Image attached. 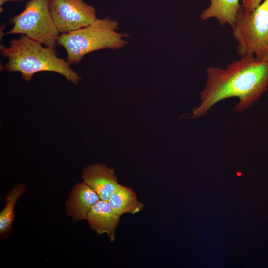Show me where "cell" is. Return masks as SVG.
Wrapping results in <instances>:
<instances>
[{
	"instance_id": "obj_13",
	"label": "cell",
	"mask_w": 268,
	"mask_h": 268,
	"mask_svg": "<svg viewBox=\"0 0 268 268\" xmlns=\"http://www.w3.org/2000/svg\"><path fill=\"white\" fill-rule=\"evenodd\" d=\"M264 0H242V7L248 11H252L257 7Z\"/></svg>"
},
{
	"instance_id": "obj_3",
	"label": "cell",
	"mask_w": 268,
	"mask_h": 268,
	"mask_svg": "<svg viewBox=\"0 0 268 268\" xmlns=\"http://www.w3.org/2000/svg\"><path fill=\"white\" fill-rule=\"evenodd\" d=\"M126 36L118 32L117 21L107 17L97 18L85 27L61 34L57 43L65 49L67 61L70 64H78L84 56L92 52L123 48L127 44Z\"/></svg>"
},
{
	"instance_id": "obj_12",
	"label": "cell",
	"mask_w": 268,
	"mask_h": 268,
	"mask_svg": "<svg viewBox=\"0 0 268 268\" xmlns=\"http://www.w3.org/2000/svg\"><path fill=\"white\" fill-rule=\"evenodd\" d=\"M26 191L24 184H18L6 196V204L0 213V234L4 236L11 230L15 218L14 208L20 196Z\"/></svg>"
},
{
	"instance_id": "obj_11",
	"label": "cell",
	"mask_w": 268,
	"mask_h": 268,
	"mask_svg": "<svg viewBox=\"0 0 268 268\" xmlns=\"http://www.w3.org/2000/svg\"><path fill=\"white\" fill-rule=\"evenodd\" d=\"M108 202L113 211L119 215L125 213L134 214L144 207V204L138 201L132 188L120 184L111 194Z\"/></svg>"
},
{
	"instance_id": "obj_5",
	"label": "cell",
	"mask_w": 268,
	"mask_h": 268,
	"mask_svg": "<svg viewBox=\"0 0 268 268\" xmlns=\"http://www.w3.org/2000/svg\"><path fill=\"white\" fill-rule=\"evenodd\" d=\"M49 0H28L23 10L9 19L12 28L6 34L24 35L56 48L59 32L49 10Z\"/></svg>"
},
{
	"instance_id": "obj_9",
	"label": "cell",
	"mask_w": 268,
	"mask_h": 268,
	"mask_svg": "<svg viewBox=\"0 0 268 268\" xmlns=\"http://www.w3.org/2000/svg\"><path fill=\"white\" fill-rule=\"evenodd\" d=\"M100 200L90 187L83 182L79 183L70 193L66 202V212L75 221L86 219L90 210Z\"/></svg>"
},
{
	"instance_id": "obj_10",
	"label": "cell",
	"mask_w": 268,
	"mask_h": 268,
	"mask_svg": "<svg viewBox=\"0 0 268 268\" xmlns=\"http://www.w3.org/2000/svg\"><path fill=\"white\" fill-rule=\"evenodd\" d=\"M241 7L239 0H210L209 5L202 11L201 19L214 18L220 25L227 24L232 27Z\"/></svg>"
},
{
	"instance_id": "obj_14",
	"label": "cell",
	"mask_w": 268,
	"mask_h": 268,
	"mask_svg": "<svg viewBox=\"0 0 268 268\" xmlns=\"http://www.w3.org/2000/svg\"><path fill=\"white\" fill-rule=\"evenodd\" d=\"M7 2H23V0H0V12L1 13L3 11V8L2 7L3 4Z\"/></svg>"
},
{
	"instance_id": "obj_1",
	"label": "cell",
	"mask_w": 268,
	"mask_h": 268,
	"mask_svg": "<svg viewBox=\"0 0 268 268\" xmlns=\"http://www.w3.org/2000/svg\"><path fill=\"white\" fill-rule=\"evenodd\" d=\"M207 79L200 92L201 102L192 118L202 117L217 103L232 97L239 99L233 111L241 113L256 102L268 88V61L253 56H242L225 68L208 67Z\"/></svg>"
},
{
	"instance_id": "obj_4",
	"label": "cell",
	"mask_w": 268,
	"mask_h": 268,
	"mask_svg": "<svg viewBox=\"0 0 268 268\" xmlns=\"http://www.w3.org/2000/svg\"><path fill=\"white\" fill-rule=\"evenodd\" d=\"M231 28L241 57L253 56L259 61H268V0L252 11L241 6Z\"/></svg>"
},
{
	"instance_id": "obj_7",
	"label": "cell",
	"mask_w": 268,
	"mask_h": 268,
	"mask_svg": "<svg viewBox=\"0 0 268 268\" xmlns=\"http://www.w3.org/2000/svg\"><path fill=\"white\" fill-rule=\"evenodd\" d=\"M82 177L83 182L97 194L101 200L107 201L120 184L114 170L104 164L88 166L83 170Z\"/></svg>"
},
{
	"instance_id": "obj_6",
	"label": "cell",
	"mask_w": 268,
	"mask_h": 268,
	"mask_svg": "<svg viewBox=\"0 0 268 268\" xmlns=\"http://www.w3.org/2000/svg\"><path fill=\"white\" fill-rule=\"evenodd\" d=\"M49 10L59 33L85 27L97 18L95 8L83 0H49Z\"/></svg>"
},
{
	"instance_id": "obj_8",
	"label": "cell",
	"mask_w": 268,
	"mask_h": 268,
	"mask_svg": "<svg viewBox=\"0 0 268 268\" xmlns=\"http://www.w3.org/2000/svg\"><path fill=\"white\" fill-rule=\"evenodd\" d=\"M120 216L113 211L107 201L100 200L89 211L86 220L90 229L98 234H107L112 242L115 239Z\"/></svg>"
},
{
	"instance_id": "obj_2",
	"label": "cell",
	"mask_w": 268,
	"mask_h": 268,
	"mask_svg": "<svg viewBox=\"0 0 268 268\" xmlns=\"http://www.w3.org/2000/svg\"><path fill=\"white\" fill-rule=\"evenodd\" d=\"M1 55L8 59L4 66L10 72H19L21 78L29 81L34 75L41 71H50L63 75L77 85L81 76L70 67L66 60L59 58L56 49L43 44L24 35L10 42L5 47L0 45Z\"/></svg>"
}]
</instances>
